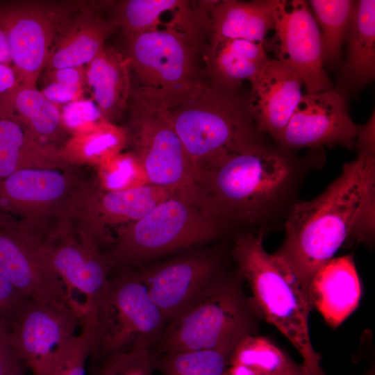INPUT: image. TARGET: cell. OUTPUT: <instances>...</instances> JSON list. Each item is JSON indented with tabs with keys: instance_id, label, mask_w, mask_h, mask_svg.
Here are the masks:
<instances>
[{
	"instance_id": "1",
	"label": "cell",
	"mask_w": 375,
	"mask_h": 375,
	"mask_svg": "<svg viewBox=\"0 0 375 375\" xmlns=\"http://www.w3.org/2000/svg\"><path fill=\"white\" fill-rule=\"evenodd\" d=\"M374 212V154L360 151L320 195L292 207L285 240L276 253L308 293L316 272L348 238L362 240L372 234Z\"/></svg>"
},
{
	"instance_id": "2",
	"label": "cell",
	"mask_w": 375,
	"mask_h": 375,
	"mask_svg": "<svg viewBox=\"0 0 375 375\" xmlns=\"http://www.w3.org/2000/svg\"><path fill=\"white\" fill-rule=\"evenodd\" d=\"M194 173L218 158L260 143L247 99L199 80L167 105Z\"/></svg>"
},
{
	"instance_id": "3",
	"label": "cell",
	"mask_w": 375,
	"mask_h": 375,
	"mask_svg": "<svg viewBox=\"0 0 375 375\" xmlns=\"http://www.w3.org/2000/svg\"><path fill=\"white\" fill-rule=\"evenodd\" d=\"M291 174L287 158L258 143L213 160L197 173L196 185L203 206L224 226L255 220Z\"/></svg>"
},
{
	"instance_id": "4",
	"label": "cell",
	"mask_w": 375,
	"mask_h": 375,
	"mask_svg": "<svg viewBox=\"0 0 375 375\" xmlns=\"http://www.w3.org/2000/svg\"><path fill=\"white\" fill-rule=\"evenodd\" d=\"M233 256L266 319L301 356L304 374L326 375L309 335L308 316L312 306L308 291L289 265L276 253L265 250L261 233L238 235Z\"/></svg>"
},
{
	"instance_id": "5",
	"label": "cell",
	"mask_w": 375,
	"mask_h": 375,
	"mask_svg": "<svg viewBox=\"0 0 375 375\" xmlns=\"http://www.w3.org/2000/svg\"><path fill=\"white\" fill-rule=\"evenodd\" d=\"M223 226L198 200L176 192L139 220L115 229L112 242L103 253L112 271L137 267L211 240Z\"/></svg>"
},
{
	"instance_id": "6",
	"label": "cell",
	"mask_w": 375,
	"mask_h": 375,
	"mask_svg": "<svg viewBox=\"0 0 375 375\" xmlns=\"http://www.w3.org/2000/svg\"><path fill=\"white\" fill-rule=\"evenodd\" d=\"M193 14L181 9L165 28L156 26L126 40L125 55L138 83L133 89L169 105L201 79Z\"/></svg>"
},
{
	"instance_id": "7",
	"label": "cell",
	"mask_w": 375,
	"mask_h": 375,
	"mask_svg": "<svg viewBox=\"0 0 375 375\" xmlns=\"http://www.w3.org/2000/svg\"><path fill=\"white\" fill-rule=\"evenodd\" d=\"M110 276L91 328L90 365L136 349H153L167 325L135 268Z\"/></svg>"
},
{
	"instance_id": "8",
	"label": "cell",
	"mask_w": 375,
	"mask_h": 375,
	"mask_svg": "<svg viewBox=\"0 0 375 375\" xmlns=\"http://www.w3.org/2000/svg\"><path fill=\"white\" fill-rule=\"evenodd\" d=\"M128 144L151 184L199 200L195 173L171 119L167 105L132 89Z\"/></svg>"
},
{
	"instance_id": "9",
	"label": "cell",
	"mask_w": 375,
	"mask_h": 375,
	"mask_svg": "<svg viewBox=\"0 0 375 375\" xmlns=\"http://www.w3.org/2000/svg\"><path fill=\"white\" fill-rule=\"evenodd\" d=\"M81 167L18 171L0 180V215L43 240L66 221L73 201L90 180Z\"/></svg>"
},
{
	"instance_id": "10",
	"label": "cell",
	"mask_w": 375,
	"mask_h": 375,
	"mask_svg": "<svg viewBox=\"0 0 375 375\" xmlns=\"http://www.w3.org/2000/svg\"><path fill=\"white\" fill-rule=\"evenodd\" d=\"M96 1L16 0L0 3V22L8 41L19 85L36 87L60 33L78 11Z\"/></svg>"
},
{
	"instance_id": "11",
	"label": "cell",
	"mask_w": 375,
	"mask_h": 375,
	"mask_svg": "<svg viewBox=\"0 0 375 375\" xmlns=\"http://www.w3.org/2000/svg\"><path fill=\"white\" fill-rule=\"evenodd\" d=\"M253 322L238 285L226 280L211 294L169 322L153 350L176 351L233 348L251 334Z\"/></svg>"
},
{
	"instance_id": "12",
	"label": "cell",
	"mask_w": 375,
	"mask_h": 375,
	"mask_svg": "<svg viewBox=\"0 0 375 375\" xmlns=\"http://www.w3.org/2000/svg\"><path fill=\"white\" fill-rule=\"evenodd\" d=\"M43 247L81 328H92L112 271L103 251L65 225L45 237Z\"/></svg>"
},
{
	"instance_id": "13",
	"label": "cell",
	"mask_w": 375,
	"mask_h": 375,
	"mask_svg": "<svg viewBox=\"0 0 375 375\" xmlns=\"http://www.w3.org/2000/svg\"><path fill=\"white\" fill-rule=\"evenodd\" d=\"M174 194L151 183L131 190L107 191L93 176L78 191L63 224L103 251L112 242L111 229L115 231L139 220Z\"/></svg>"
},
{
	"instance_id": "14",
	"label": "cell",
	"mask_w": 375,
	"mask_h": 375,
	"mask_svg": "<svg viewBox=\"0 0 375 375\" xmlns=\"http://www.w3.org/2000/svg\"><path fill=\"white\" fill-rule=\"evenodd\" d=\"M133 268L167 324L214 292L224 281L217 256L206 250Z\"/></svg>"
},
{
	"instance_id": "15",
	"label": "cell",
	"mask_w": 375,
	"mask_h": 375,
	"mask_svg": "<svg viewBox=\"0 0 375 375\" xmlns=\"http://www.w3.org/2000/svg\"><path fill=\"white\" fill-rule=\"evenodd\" d=\"M80 322L67 306L27 299L9 325L17 358L34 375H45L65 351Z\"/></svg>"
},
{
	"instance_id": "16",
	"label": "cell",
	"mask_w": 375,
	"mask_h": 375,
	"mask_svg": "<svg viewBox=\"0 0 375 375\" xmlns=\"http://www.w3.org/2000/svg\"><path fill=\"white\" fill-rule=\"evenodd\" d=\"M0 272L26 299L67 306L43 239L0 215Z\"/></svg>"
},
{
	"instance_id": "17",
	"label": "cell",
	"mask_w": 375,
	"mask_h": 375,
	"mask_svg": "<svg viewBox=\"0 0 375 375\" xmlns=\"http://www.w3.org/2000/svg\"><path fill=\"white\" fill-rule=\"evenodd\" d=\"M273 31L267 47L299 74L308 93L333 89L324 67L321 32L307 1H281Z\"/></svg>"
},
{
	"instance_id": "18",
	"label": "cell",
	"mask_w": 375,
	"mask_h": 375,
	"mask_svg": "<svg viewBox=\"0 0 375 375\" xmlns=\"http://www.w3.org/2000/svg\"><path fill=\"white\" fill-rule=\"evenodd\" d=\"M360 126L348 115L344 98L333 89L303 94L276 140L288 149L340 144L351 147Z\"/></svg>"
},
{
	"instance_id": "19",
	"label": "cell",
	"mask_w": 375,
	"mask_h": 375,
	"mask_svg": "<svg viewBox=\"0 0 375 375\" xmlns=\"http://www.w3.org/2000/svg\"><path fill=\"white\" fill-rule=\"evenodd\" d=\"M251 83L247 101L256 130L276 140L303 96V81L294 69L274 59L267 60Z\"/></svg>"
},
{
	"instance_id": "20",
	"label": "cell",
	"mask_w": 375,
	"mask_h": 375,
	"mask_svg": "<svg viewBox=\"0 0 375 375\" xmlns=\"http://www.w3.org/2000/svg\"><path fill=\"white\" fill-rule=\"evenodd\" d=\"M111 1L95 3L76 12L56 40L47 58V71L86 66L99 53L116 26L98 11Z\"/></svg>"
},
{
	"instance_id": "21",
	"label": "cell",
	"mask_w": 375,
	"mask_h": 375,
	"mask_svg": "<svg viewBox=\"0 0 375 375\" xmlns=\"http://www.w3.org/2000/svg\"><path fill=\"white\" fill-rule=\"evenodd\" d=\"M308 296L329 326L341 324L357 308L361 297L353 256L331 258L321 266L310 281Z\"/></svg>"
},
{
	"instance_id": "22",
	"label": "cell",
	"mask_w": 375,
	"mask_h": 375,
	"mask_svg": "<svg viewBox=\"0 0 375 375\" xmlns=\"http://www.w3.org/2000/svg\"><path fill=\"white\" fill-rule=\"evenodd\" d=\"M281 1H215L209 14L210 40L241 39L263 43L273 31Z\"/></svg>"
},
{
	"instance_id": "23",
	"label": "cell",
	"mask_w": 375,
	"mask_h": 375,
	"mask_svg": "<svg viewBox=\"0 0 375 375\" xmlns=\"http://www.w3.org/2000/svg\"><path fill=\"white\" fill-rule=\"evenodd\" d=\"M86 88L108 121L119 119L128 107L132 91L126 55L105 44L86 65Z\"/></svg>"
},
{
	"instance_id": "24",
	"label": "cell",
	"mask_w": 375,
	"mask_h": 375,
	"mask_svg": "<svg viewBox=\"0 0 375 375\" xmlns=\"http://www.w3.org/2000/svg\"><path fill=\"white\" fill-rule=\"evenodd\" d=\"M0 118L18 122L37 139L59 148L69 137L62 126L60 108L36 87L18 85L1 96Z\"/></svg>"
},
{
	"instance_id": "25",
	"label": "cell",
	"mask_w": 375,
	"mask_h": 375,
	"mask_svg": "<svg viewBox=\"0 0 375 375\" xmlns=\"http://www.w3.org/2000/svg\"><path fill=\"white\" fill-rule=\"evenodd\" d=\"M206 58L207 81L230 90L252 81L269 60L263 43L241 39L210 40Z\"/></svg>"
},
{
	"instance_id": "26",
	"label": "cell",
	"mask_w": 375,
	"mask_h": 375,
	"mask_svg": "<svg viewBox=\"0 0 375 375\" xmlns=\"http://www.w3.org/2000/svg\"><path fill=\"white\" fill-rule=\"evenodd\" d=\"M68 167L59 147L37 139L14 120L0 118V180L22 169Z\"/></svg>"
},
{
	"instance_id": "27",
	"label": "cell",
	"mask_w": 375,
	"mask_h": 375,
	"mask_svg": "<svg viewBox=\"0 0 375 375\" xmlns=\"http://www.w3.org/2000/svg\"><path fill=\"white\" fill-rule=\"evenodd\" d=\"M347 57L340 87L342 91L360 89L375 76V1L356 2L347 37Z\"/></svg>"
},
{
	"instance_id": "28",
	"label": "cell",
	"mask_w": 375,
	"mask_h": 375,
	"mask_svg": "<svg viewBox=\"0 0 375 375\" xmlns=\"http://www.w3.org/2000/svg\"><path fill=\"white\" fill-rule=\"evenodd\" d=\"M127 144L126 128L105 121L92 131L69 137L60 147V152L69 167H96L122 152Z\"/></svg>"
},
{
	"instance_id": "29",
	"label": "cell",
	"mask_w": 375,
	"mask_h": 375,
	"mask_svg": "<svg viewBox=\"0 0 375 375\" xmlns=\"http://www.w3.org/2000/svg\"><path fill=\"white\" fill-rule=\"evenodd\" d=\"M308 4L321 32L324 62L335 67L340 59L342 44L348 35L356 2L311 0Z\"/></svg>"
},
{
	"instance_id": "30",
	"label": "cell",
	"mask_w": 375,
	"mask_h": 375,
	"mask_svg": "<svg viewBox=\"0 0 375 375\" xmlns=\"http://www.w3.org/2000/svg\"><path fill=\"white\" fill-rule=\"evenodd\" d=\"M229 365L244 366L258 375H281L299 367L267 339L252 334H247L237 342Z\"/></svg>"
},
{
	"instance_id": "31",
	"label": "cell",
	"mask_w": 375,
	"mask_h": 375,
	"mask_svg": "<svg viewBox=\"0 0 375 375\" xmlns=\"http://www.w3.org/2000/svg\"><path fill=\"white\" fill-rule=\"evenodd\" d=\"M233 348L176 351L156 356L155 369L162 375H224Z\"/></svg>"
},
{
	"instance_id": "32",
	"label": "cell",
	"mask_w": 375,
	"mask_h": 375,
	"mask_svg": "<svg viewBox=\"0 0 375 375\" xmlns=\"http://www.w3.org/2000/svg\"><path fill=\"white\" fill-rule=\"evenodd\" d=\"M178 0H124L114 8L115 25L119 26L126 39L157 26L160 17L186 6Z\"/></svg>"
},
{
	"instance_id": "33",
	"label": "cell",
	"mask_w": 375,
	"mask_h": 375,
	"mask_svg": "<svg viewBox=\"0 0 375 375\" xmlns=\"http://www.w3.org/2000/svg\"><path fill=\"white\" fill-rule=\"evenodd\" d=\"M94 178L107 191H122L149 183L146 172L137 156L121 152L96 167Z\"/></svg>"
},
{
	"instance_id": "34",
	"label": "cell",
	"mask_w": 375,
	"mask_h": 375,
	"mask_svg": "<svg viewBox=\"0 0 375 375\" xmlns=\"http://www.w3.org/2000/svg\"><path fill=\"white\" fill-rule=\"evenodd\" d=\"M156 355L152 349H136L110 356L90 365V375H153Z\"/></svg>"
},
{
	"instance_id": "35",
	"label": "cell",
	"mask_w": 375,
	"mask_h": 375,
	"mask_svg": "<svg viewBox=\"0 0 375 375\" xmlns=\"http://www.w3.org/2000/svg\"><path fill=\"white\" fill-rule=\"evenodd\" d=\"M60 112L62 126L69 137L92 131L108 121L91 98L63 106Z\"/></svg>"
},
{
	"instance_id": "36",
	"label": "cell",
	"mask_w": 375,
	"mask_h": 375,
	"mask_svg": "<svg viewBox=\"0 0 375 375\" xmlns=\"http://www.w3.org/2000/svg\"><path fill=\"white\" fill-rule=\"evenodd\" d=\"M91 328L85 326L72 339L55 365L45 375H86L90 349Z\"/></svg>"
},
{
	"instance_id": "37",
	"label": "cell",
	"mask_w": 375,
	"mask_h": 375,
	"mask_svg": "<svg viewBox=\"0 0 375 375\" xmlns=\"http://www.w3.org/2000/svg\"><path fill=\"white\" fill-rule=\"evenodd\" d=\"M27 299L0 272V320L10 325Z\"/></svg>"
},
{
	"instance_id": "38",
	"label": "cell",
	"mask_w": 375,
	"mask_h": 375,
	"mask_svg": "<svg viewBox=\"0 0 375 375\" xmlns=\"http://www.w3.org/2000/svg\"><path fill=\"white\" fill-rule=\"evenodd\" d=\"M86 88L49 82L41 90L43 94L59 108L85 98Z\"/></svg>"
},
{
	"instance_id": "39",
	"label": "cell",
	"mask_w": 375,
	"mask_h": 375,
	"mask_svg": "<svg viewBox=\"0 0 375 375\" xmlns=\"http://www.w3.org/2000/svg\"><path fill=\"white\" fill-rule=\"evenodd\" d=\"M46 76L47 83L54 82L86 88V66L69 67L47 71Z\"/></svg>"
},
{
	"instance_id": "40",
	"label": "cell",
	"mask_w": 375,
	"mask_h": 375,
	"mask_svg": "<svg viewBox=\"0 0 375 375\" xmlns=\"http://www.w3.org/2000/svg\"><path fill=\"white\" fill-rule=\"evenodd\" d=\"M19 360L10 344L9 325L0 320V375H6Z\"/></svg>"
},
{
	"instance_id": "41",
	"label": "cell",
	"mask_w": 375,
	"mask_h": 375,
	"mask_svg": "<svg viewBox=\"0 0 375 375\" xmlns=\"http://www.w3.org/2000/svg\"><path fill=\"white\" fill-rule=\"evenodd\" d=\"M374 112L369 122L359 127L356 144L360 151H365L374 154Z\"/></svg>"
},
{
	"instance_id": "42",
	"label": "cell",
	"mask_w": 375,
	"mask_h": 375,
	"mask_svg": "<svg viewBox=\"0 0 375 375\" xmlns=\"http://www.w3.org/2000/svg\"><path fill=\"white\" fill-rule=\"evenodd\" d=\"M19 85L15 72L11 65L0 62V97Z\"/></svg>"
},
{
	"instance_id": "43",
	"label": "cell",
	"mask_w": 375,
	"mask_h": 375,
	"mask_svg": "<svg viewBox=\"0 0 375 375\" xmlns=\"http://www.w3.org/2000/svg\"><path fill=\"white\" fill-rule=\"evenodd\" d=\"M0 62L12 65L8 41L6 31L0 22Z\"/></svg>"
},
{
	"instance_id": "44",
	"label": "cell",
	"mask_w": 375,
	"mask_h": 375,
	"mask_svg": "<svg viewBox=\"0 0 375 375\" xmlns=\"http://www.w3.org/2000/svg\"><path fill=\"white\" fill-rule=\"evenodd\" d=\"M224 375H258L250 369L242 365H229Z\"/></svg>"
},
{
	"instance_id": "45",
	"label": "cell",
	"mask_w": 375,
	"mask_h": 375,
	"mask_svg": "<svg viewBox=\"0 0 375 375\" xmlns=\"http://www.w3.org/2000/svg\"><path fill=\"white\" fill-rule=\"evenodd\" d=\"M25 365L20 361H17L8 371L6 375H25Z\"/></svg>"
},
{
	"instance_id": "46",
	"label": "cell",
	"mask_w": 375,
	"mask_h": 375,
	"mask_svg": "<svg viewBox=\"0 0 375 375\" xmlns=\"http://www.w3.org/2000/svg\"><path fill=\"white\" fill-rule=\"evenodd\" d=\"M281 375H305L304 373L303 372V370H302V368L301 366H299V367L294 371H292V372H288V373H285V374H281Z\"/></svg>"
}]
</instances>
